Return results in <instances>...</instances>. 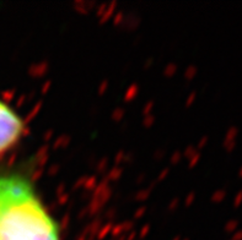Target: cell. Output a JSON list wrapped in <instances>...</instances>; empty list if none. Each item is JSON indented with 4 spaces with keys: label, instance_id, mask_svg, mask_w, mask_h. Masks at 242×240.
<instances>
[{
    "label": "cell",
    "instance_id": "obj_1",
    "mask_svg": "<svg viewBox=\"0 0 242 240\" xmlns=\"http://www.w3.org/2000/svg\"><path fill=\"white\" fill-rule=\"evenodd\" d=\"M0 240H60L58 223L21 174H0Z\"/></svg>",
    "mask_w": 242,
    "mask_h": 240
},
{
    "label": "cell",
    "instance_id": "obj_2",
    "mask_svg": "<svg viewBox=\"0 0 242 240\" xmlns=\"http://www.w3.org/2000/svg\"><path fill=\"white\" fill-rule=\"evenodd\" d=\"M25 125L14 109L0 101V154L11 149L22 137Z\"/></svg>",
    "mask_w": 242,
    "mask_h": 240
}]
</instances>
